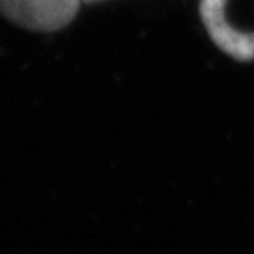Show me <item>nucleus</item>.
I'll list each match as a JSON object with an SVG mask.
<instances>
[{
	"instance_id": "f257e3e1",
	"label": "nucleus",
	"mask_w": 254,
	"mask_h": 254,
	"mask_svg": "<svg viewBox=\"0 0 254 254\" xmlns=\"http://www.w3.org/2000/svg\"><path fill=\"white\" fill-rule=\"evenodd\" d=\"M81 0H0V15L30 32L55 33L79 12Z\"/></svg>"
},
{
	"instance_id": "f03ea898",
	"label": "nucleus",
	"mask_w": 254,
	"mask_h": 254,
	"mask_svg": "<svg viewBox=\"0 0 254 254\" xmlns=\"http://www.w3.org/2000/svg\"><path fill=\"white\" fill-rule=\"evenodd\" d=\"M228 0H200V18L208 37L236 62L254 60V33H243L233 28L226 20Z\"/></svg>"
}]
</instances>
